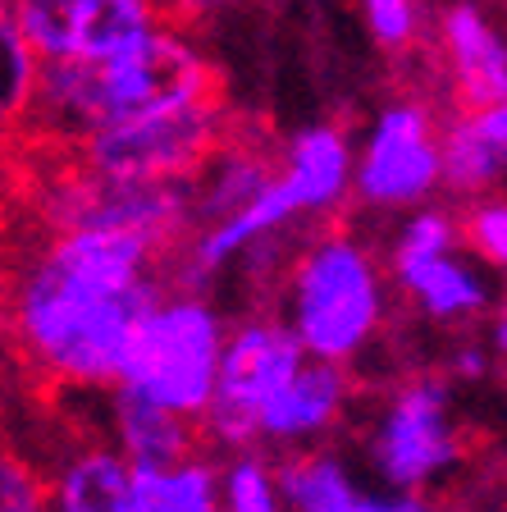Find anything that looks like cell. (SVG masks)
I'll return each mask as SVG.
<instances>
[{
    "instance_id": "obj_1",
    "label": "cell",
    "mask_w": 507,
    "mask_h": 512,
    "mask_svg": "<svg viewBox=\"0 0 507 512\" xmlns=\"http://www.w3.org/2000/svg\"><path fill=\"white\" fill-rule=\"evenodd\" d=\"M169 256L124 234H42L10 284L19 362L51 389L106 394L142 316L165 298Z\"/></svg>"
},
{
    "instance_id": "obj_2",
    "label": "cell",
    "mask_w": 507,
    "mask_h": 512,
    "mask_svg": "<svg viewBox=\"0 0 507 512\" xmlns=\"http://www.w3.org/2000/svg\"><path fill=\"white\" fill-rule=\"evenodd\" d=\"M215 101L211 60L188 32L165 23L142 46L115 60H64L46 64L23 133L55 147H83L92 133L160 115V110Z\"/></svg>"
},
{
    "instance_id": "obj_3",
    "label": "cell",
    "mask_w": 507,
    "mask_h": 512,
    "mask_svg": "<svg viewBox=\"0 0 507 512\" xmlns=\"http://www.w3.org/2000/svg\"><path fill=\"white\" fill-rule=\"evenodd\" d=\"M352 197H357V142L348 138V128L329 119L293 128L279 147L275 179L256 197V206L201 229L179 247V288L201 293L215 275L238 266L252 247L288 243L297 224L338 215Z\"/></svg>"
},
{
    "instance_id": "obj_4",
    "label": "cell",
    "mask_w": 507,
    "mask_h": 512,
    "mask_svg": "<svg viewBox=\"0 0 507 512\" xmlns=\"http://www.w3.org/2000/svg\"><path fill=\"white\" fill-rule=\"evenodd\" d=\"M389 284V266L366 238L352 229H325L293 247L275 316L293 330L311 362L348 371L389 320Z\"/></svg>"
},
{
    "instance_id": "obj_5",
    "label": "cell",
    "mask_w": 507,
    "mask_h": 512,
    "mask_svg": "<svg viewBox=\"0 0 507 512\" xmlns=\"http://www.w3.org/2000/svg\"><path fill=\"white\" fill-rule=\"evenodd\" d=\"M229 330L233 325L211 298H201L192 288H174L142 316L115 389H128L201 426V416L211 412Z\"/></svg>"
},
{
    "instance_id": "obj_6",
    "label": "cell",
    "mask_w": 507,
    "mask_h": 512,
    "mask_svg": "<svg viewBox=\"0 0 507 512\" xmlns=\"http://www.w3.org/2000/svg\"><path fill=\"white\" fill-rule=\"evenodd\" d=\"M37 224L42 234H124L174 252L197 234L192 179L183 183H133L110 179L87 165L55 170L37 188Z\"/></svg>"
},
{
    "instance_id": "obj_7",
    "label": "cell",
    "mask_w": 507,
    "mask_h": 512,
    "mask_svg": "<svg viewBox=\"0 0 507 512\" xmlns=\"http://www.w3.org/2000/svg\"><path fill=\"white\" fill-rule=\"evenodd\" d=\"M375 485L402 494H430L466 462V435L457 426L453 389L444 375H407L380 398L361 435Z\"/></svg>"
},
{
    "instance_id": "obj_8",
    "label": "cell",
    "mask_w": 507,
    "mask_h": 512,
    "mask_svg": "<svg viewBox=\"0 0 507 512\" xmlns=\"http://www.w3.org/2000/svg\"><path fill=\"white\" fill-rule=\"evenodd\" d=\"M462 234V215L448 206L402 215L389 238V279L398 298L430 325H471L498 307V288L485 261H476Z\"/></svg>"
},
{
    "instance_id": "obj_9",
    "label": "cell",
    "mask_w": 507,
    "mask_h": 512,
    "mask_svg": "<svg viewBox=\"0 0 507 512\" xmlns=\"http://www.w3.org/2000/svg\"><path fill=\"white\" fill-rule=\"evenodd\" d=\"M444 192V119L421 96L384 101L357 138V197L366 211L412 215Z\"/></svg>"
},
{
    "instance_id": "obj_10",
    "label": "cell",
    "mask_w": 507,
    "mask_h": 512,
    "mask_svg": "<svg viewBox=\"0 0 507 512\" xmlns=\"http://www.w3.org/2000/svg\"><path fill=\"white\" fill-rule=\"evenodd\" d=\"M307 362L311 357L302 352V343L293 339V330L275 311H252V316L233 320L211 412L201 416V439H211L224 453L256 448L265 407L284 394Z\"/></svg>"
},
{
    "instance_id": "obj_11",
    "label": "cell",
    "mask_w": 507,
    "mask_h": 512,
    "mask_svg": "<svg viewBox=\"0 0 507 512\" xmlns=\"http://www.w3.org/2000/svg\"><path fill=\"white\" fill-rule=\"evenodd\" d=\"M220 142V101H197V106L160 110V115L92 133L83 147H74V160L110 179L183 183L220 151Z\"/></svg>"
},
{
    "instance_id": "obj_12",
    "label": "cell",
    "mask_w": 507,
    "mask_h": 512,
    "mask_svg": "<svg viewBox=\"0 0 507 512\" xmlns=\"http://www.w3.org/2000/svg\"><path fill=\"white\" fill-rule=\"evenodd\" d=\"M5 14L42 64L115 60L169 23L147 0H10Z\"/></svg>"
},
{
    "instance_id": "obj_13",
    "label": "cell",
    "mask_w": 507,
    "mask_h": 512,
    "mask_svg": "<svg viewBox=\"0 0 507 512\" xmlns=\"http://www.w3.org/2000/svg\"><path fill=\"white\" fill-rule=\"evenodd\" d=\"M434 55L457 110L507 101V23L485 5H444L434 14Z\"/></svg>"
},
{
    "instance_id": "obj_14",
    "label": "cell",
    "mask_w": 507,
    "mask_h": 512,
    "mask_svg": "<svg viewBox=\"0 0 507 512\" xmlns=\"http://www.w3.org/2000/svg\"><path fill=\"white\" fill-rule=\"evenodd\" d=\"M288 512H448L434 494H402L366 485L334 448H311L279 462Z\"/></svg>"
},
{
    "instance_id": "obj_15",
    "label": "cell",
    "mask_w": 507,
    "mask_h": 512,
    "mask_svg": "<svg viewBox=\"0 0 507 512\" xmlns=\"http://www.w3.org/2000/svg\"><path fill=\"white\" fill-rule=\"evenodd\" d=\"M348 407H352L348 371L329 362H307L293 375V384L284 394L265 407L261 430H256V448H279L284 458L325 448V439L343 426Z\"/></svg>"
},
{
    "instance_id": "obj_16",
    "label": "cell",
    "mask_w": 507,
    "mask_h": 512,
    "mask_svg": "<svg viewBox=\"0 0 507 512\" xmlns=\"http://www.w3.org/2000/svg\"><path fill=\"white\" fill-rule=\"evenodd\" d=\"M106 444L133 471H169L201 458V426L128 389H106Z\"/></svg>"
},
{
    "instance_id": "obj_17",
    "label": "cell",
    "mask_w": 507,
    "mask_h": 512,
    "mask_svg": "<svg viewBox=\"0 0 507 512\" xmlns=\"http://www.w3.org/2000/svg\"><path fill=\"white\" fill-rule=\"evenodd\" d=\"M507 179V101L485 110H453L444 119V188L466 206L498 197Z\"/></svg>"
},
{
    "instance_id": "obj_18",
    "label": "cell",
    "mask_w": 507,
    "mask_h": 512,
    "mask_svg": "<svg viewBox=\"0 0 507 512\" xmlns=\"http://www.w3.org/2000/svg\"><path fill=\"white\" fill-rule=\"evenodd\" d=\"M279 156L261 151L247 138H224L220 151H215L197 174H192V202H197V234L211 229V224H224L233 215H243L247 206H256L270 179H275Z\"/></svg>"
},
{
    "instance_id": "obj_19",
    "label": "cell",
    "mask_w": 507,
    "mask_h": 512,
    "mask_svg": "<svg viewBox=\"0 0 507 512\" xmlns=\"http://www.w3.org/2000/svg\"><path fill=\"white\" fill-rule=\"evenodd\" d=\"M133 467L110 444H78L51 476L55 512H124Z\"/></svg>"
},
{
    "instance_id": "obj_20",
    "label": "cell",
    "mask_w": 507,
    "mask_h": 512,
    "mask_svg": "<svg viewBox=\"0 0 507 512\" xmlns=\"http://www.w3.org/2000/svg\"><path fill=\"white\" fill-rule=\"evenodd\" d=\"M124 512H224L220 467L211 458H192L169 471H133Z\"/></svg>"
},
{
    "instance_id": "obj_21",
    "label": "cell",
    "mask_w": 507,
    "mask_h": 512,
    "mask_svg": "<svg viewBox=\"0 0 507 512\" xmlns=\"http://www.w3.org/2000/svg\"><path fill=\"white\" fill-rule=\"evenodd\" d=\"M220 503L224 512H288L279 462L265 458V448L229 453L220 462Z\"/></svg>"
},
{
    "instance_id": "obj_22",
    "label": "cell",
    "mask_w": 507,
    "mask_h": 512,
    "mask_svg": "<svg viewBox=\"0 0 507 512\" xmlns=\"http://www.w3.org/2000/svg\"><path fill=\"white\" fill-rule=\"evenodd\" d=\"M0 106H5V119H28L32 101H37V87H42V55L23 42L19 23L0 10Z\"/></svg>"
},
{
    "instance_id": "obj_23",
    "label": "cell",
    "mask_w": 507,
    "mask_h": 512,
    "mask_svg": "<svg viewBox=\"0 0 507 512\" xmlns=\"http://www.w3.org/2000/svg\"><path fill=\"white\" fill-rule=\"evenodd\" d=\"M361 28L384 55H407L425 37V10L412 0H366Z\"/></svg>"
},
{
    "instance_id": "obj_24",
    "label": "cell",
    "mask_w": 507,
    "mask_h": 512,
    "mask_svg": "<svg viewBox=\"0 0 507 512\" xmlns=\"http://www.w3.org/2000/svg\"><path fill=\"white\" fill-rule=\"evenodd\" d=\"M466 252L485 261L489 270L507 275V197H480L462 211Z\"/></svg>"
},
{
    "instance_id": "obj_25",
    "label": "cell",
    "mask_w": 507,
    "mask_h": 512,
    "mask_svg": "<svg viewBox=\"0 0 507 512\" xmlns=\"http://www.w3.org/2000/svg\"><path fill=\"white\" fill-rule=\"evenodd\" d=\"M0 512H55L51 480L19 453H10L0 467Z\"/></svg>"
},
{
    "instance_id": "obj_26",
    "label": "cell",
    "mask_w": 507,
    "mask_h": 512,
    "mask_svg": "<svg viewBox=\"0 0 507 512\" xmlns=\"http://www.w3.org/2000/svg\"><path fill=\"white\" fill-rule=\"evenodd\" d=\"M489 362H494V357H489L485 343H462V348H457L453 371H457V375H471V380H480V375L489 371Z\"/></svg>"
}]
</instances>
